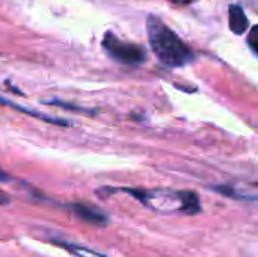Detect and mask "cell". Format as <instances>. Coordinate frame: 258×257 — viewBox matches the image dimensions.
<instances>
[{"mask_svg": "<svg viewBox=\"0 0 258 257\" xmlns=\"http://www.w3.org/2000/svg\"><path fill=\"white\" fill-rule=\"evenodd\" d=\"M147 33L156 58L166 67H184L195 59L194 50L162 18L148 15Z\"/></svg>", "mask_w": 258, "mask_h": 257, "instance_id": "obj_1", "label": "cell"}, {"mask_svg": "<svg viewBox=\"0 0 258 257\" xmlns=\"http://www.w3.org/2000/svg\"><path fill=\"white\" fill-rule=\"evenodd\" d=\"M124 192L130 194L132 197L138 198L142 204L148 206L153 211L157 212H186L189 215L198 214L201 211V203L198 194L192 191H168V189H153V191H144V189H122Z\"/></svg>", "mask_w": 258, "mask_h": 257, "instance_id": "obj_2", "label": "cell"}, {"mask_svg": "<svg viewBox=\"0 0 258 257\" xmlns=\"http://www.w3.org/2000/svg\"><path fill=\"white\" fill-rule=\"evenodd\" d=\"M101 45L112 59H115L121 64H125V65H141L148 58L147 50L142 45L128 42V41H122L113 32L104 33Z\"/></svg>", "mask_w": 258, "mask_h": 257, "instance_id": "obj_3", "label": "cell"}, {"mask_svg": "<svg viewBox=\"0 0 258 257\" xmlns=\"http://www.w3.org/2000/svg\"><path fill=\"white\" fill-rule=\"evenodd\" d=\"M228 23H230L231 32L236 33V35H243L248 30V27H249V20H248L243 8L239 6V5H230Z\"/></svg>", "mask_w": 258, "mask_h": 257, "instance_id": "obj_4", "label": "cell"}, {"mask_svg": "<svg viewBox=\"0 0 258 257\" xmlns=\"http://www.w3.org/2000/svg\"><path fill=\"white\" fill-rule=\"evenodd\" d=\"M74 214L82 218L83 221L86 223H91V224H97V226H101V224H106L107 223V218L103 212H100L98 209L92 208V206H88V204H82V203H74L70 206Z\"/></svg>", "mask_w": 258, "mask_h": 257, "instance_id": "obj_5", "label": "cell"}, {"mask_svg": "<svg viewBox=\"0 0 258 257\" xmlns=\"http://www.w3.org/2000/svg\"><path fill=\"white\" fill-rule=\"evenodd\" d=\"M0 105L2 106H8V108H12L18 112H23V114H27L30 117H35V118H39L42 121H47L50 124H56V126H70V121L67 120H60V118H54V117H48L45 114H41V112H35V109H29V108H24V106H20L14 101H9L6 98H2L0 97Z\"/></svg>", "mask_w": 258, "mask_h": 257, "instance_id": "obj_6", "label": "cell"}, {"mask_svg": "<svg viewBox=\"0 0 258 257\" xmlns=\"http://www.w3.org/2000/svg\"><path fill=\"white\" fill-rule=\"evenodd\" d=\"M60 245L73 257H107L101 254V253H97V251L91 250V248L76 245V244H70V242H60Z\"/></svg>", "mask_w": 258, "mask_h": 257, "instance_id": "obj_7", "label": "cell"}, {"mask_svg": "<svg viewBox=\"0 0 258 257\" xmlns=\"http://www.w3.org/2000/svg\"><path fill=\"white\" fill-rule=\"evenodd\" d=\"M258 27L257 26H252L251 27V32H249V38H248V44H249V47H251V50L254 52V53H257L258 52Z\"/></svg>", "mask_w": 258, "mask_h": 257, "instance_id": "obj_8", "label": "cell"}, {"mask_svg": "<svg viewBox=\"0 0 258 257\" xmlns=\"http://www.w3.org/2000/svg\"><path fill=\"white\" fill-rule=\"evenodd\" d=\"M6 203H9V197L0 192V204H6Z\"/></svg>", "mask_w": 258, "mask_h": 257, "instance_id": "obj_9", "label": "cell"}, {"mask_svg": "<svg viewBox=\"0 0 258 257\" xmlns=\"http://www.w3.org/2000/svg\"><path fill=\"white\" fill-rule=\"evenodd\" d=\"M172 3H177V5H187V3H192L194 0H169Z\"/></svg>", "mask_w": 258, "mask_h": 257, "instance_id": "obj_10", "label": "cell"}]
</instances>
